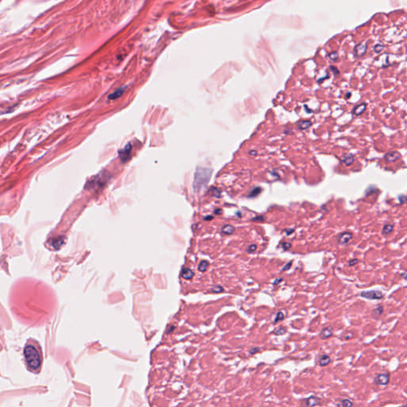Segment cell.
<instances>
[{
	"instance_id": "8992f818",
	"label": "cell",
	"mask_w": 407,
	"mask_h": 407,
	"mask_svg": "<svg viewBox=\"0 0 407 407\" xmlns=\"http://www.w3.org/2000/svg\"><path fill=\"white\" fill-rule=\"evenodd\" d=\"M131 145H127L119 152V156L123 162H126V161L129 160V158L131 157Z\"/></svg>"
},
{
	"instance_id": "277c9868",
	"label": "cell",
	"mask_w": 407,
	"mask_h": 407,
	"mask_svg": "<svg viewBox=\"0 0 407 407\" xmlns=\"http://www.w3.org/2000/svg\"><path fill=\"white\" fill-rule=\"evenodd\" d=\"M352 239V234L348 231L342 232L337 236L338 243L340 245H347Z\"/></svg>"
},
{
	"instance_id": "f35d334b",
	"label": "cell",
	"mask_w": 407,
	"mask_h": 407,
	"mask_svg": "<svg viewBox=\"0 0 407 407\" xmlns=\"http://www.w3.org/2000/svg\"><path fill=\"white\" fill-rule=\"evenodd\" d=\"M250 154H256V151H255V152H254V151H251Z\"/></svg>"
},
{
	"instance_id": "3957f363",
	"label": "cell",
	"mask_w": 407,
	"mask_h": 407,
	"mask_svg": "<svg viewBox=\"0 0 407 407\" xmlns=\"http://www.w3.org/2000/svg\"><path fill=\"white\" fill-rule=\"evenodd\" d=\"M361 297L364 298L370 299V300H380L383 298V294L379 290H370V291H364L360 294Z\"/></svg>"
},
{
	"instance_id": "1f68e13d",
	"label": "cell",
	"mask_w": 407,
	"mask_h": 407,
	"mask_svg": "<svg viewBox=\"0 0 407 407\" xmlns=\"http://www.w3.org/2000/svg\"><path fill=\"white\" fill-rule=\"evenodd\" d=\"M259 351H260V348H251L249 351L250 355H254V354L259 352Z\"/></svg>"
},
{
	"instance_id": "603a6c76",
	"label": "cell",
	"mask_w": 407,
	"mask_h": 407,
	"mask_svg": "<svg viewBox=\"0 0 407 407\" xmlns=\"http://www.w3.org/2000/svg\"><path fill=\"white\" fill-rule=\"evenodd\" d=\"M208 266V262L207 261H205V260H204V261L200 262V265H199L198 266V269L199 270L204 272V271H205V270H207Z\"/></svg>"
},
{
	"instance_id": "52a82bcc",
	"label": "cell",
	"mask_w": 407,
	"mask_h": 407,
	"mask_svg": "<svg viewBox=\"0 0 407 407\" xmlns=\"http://www.w3.org/2000/svg\"><path fill=\"white\" fill-rule=\"evenodd\" d=\"M305 404L306 407H314L320 404V399H318L317 397L311 396L308 398L305 401Z\"/></svg>"
},
{
	"instance_id": "8fae6325",
	"label": "cell",
	"mask_w": 407,
	"mask_h": 407,
	"mask_svg": "<svg viewBox=\"0 0 407 407\" xmlns=\"http://www.w3.org/2000/svg\"><path fill=\"white\" fill-rule=\"evenodd\" d=\"M318 363H319V365H320V367H324V366L329 365V364L331 363V359H330V357H329V355H320V358H319Z\"/></svg>"
},
{
	"instance_id": "d590c367",
	"label": "cell",
	"mask_w": 407,
	"mask_h": 407,
	"mask_svg": "<svg viewBox=\"0 0 407 407\" xmlns=\"http://www.w3.org/2000/svg\"><path fill=\"white\" fill-rule=\"evenodd\" d=\"M212 291L216 292V293H219V292H222V291H223V288H222V287H220V286H218V287H216V288H214V289H212Z\"/></svg>"
},
{
	"instance_id": "74e56055",
	"label": "cell",
	"mask_w": 407,
	"mask_h": 407,
	"mask_svg": "<svg viewBox=\"0 0 407 407\" xmlns=\"http://www.w3.org/2000/svg\"><path fill=\"white\" fill-rule=\"evenodd\" d=\"M351 92H348V93H347V95H346V99H348L349 97L351 96Z\"/></svg>"
},
{
	"instance_id": "5b68a950",
	"label": "cell",
	"mask_w": 407,
	"mask_h": 407,
	"mask_svg": "<svg viewBox=\"0 0 407 407\" xmlns=\"http://www.w3.org/2000/svg\"><path fill=\"white\" fill-rule=\"evenodd\" d=\"M374 383L380 386H386L390 381L389 374H378L374 377Z\"/></svg>"
},
{
	"instance_id": "ba28073f",
	"label": "cell",
	"mask_w": 407,
	"mask_h": 407,
	"mask_svg": "<svg viewBox=\"0 0 407 407\" xmlns=\"http://www.w3.org/2000/svg\"><path fill=\"white\" fill-rule=\"evenodd\" d=\"M367 46L365 44H359L357 46L355 47V55L357 56V57H362V56H364V54L366 53V51H367Z\"/></svg>"
},
{
	"instance_id": "9c48e42d",
	"label": "cell",
	"mask_w": 407,
	"mask_h": 407,
	"mask_svg": "<svg viewBox=\"0 0 407 407\" xmlns=\"http://www.w3.org/2000/svg\"><path fill=\"white\" fill-rule=\"evenodd\" d=\"M401 154H399V152H397V151H392V152L387 153L385 155V159L386 161H388V162H393V161H396L399 158H400Z\"/></svg>"
},
{
	"instance_id": "7a4b0ae2",
	"label": "cell",
	"mask_w": 407,
	"mask_h": 407,
	"mask_svg": "<svg viewBox=\"0 0 407 407\" xmlns=\"http://www.w3.org/2000/svg\"><path fill=\"white\" fill-rule=\"evenodd\" d=\"M211 170L207 168H198L194 175L193 189L196 192L206 187L210 177H211Z\"/></svg>"
},
{
	"instance_id": "836d02e7",
	"label": "cell",
	"mask_w": 407,
	"mask_h": 407,
	"mask_svg": "<svg viewBox=\"0 0 407 407\" xmlns=\"http://www.w3.org/2000/svg\"><path fill=\"white\" fill-rule=\"evenodd\" d=\"M285 234H286V235H291V234H293V233H294V229H293V228H288V229H285Z\"/></svg>"
},
{
	"instance_id": "8d00e7d4",
	"label": "cell",
	"mask_w": 407,
	"mask_h": 407,
	"mask_svg": "<svg viewBox=\"0 0 407 407\" xmlns=\"http://www.w3.org/2000/svg\"><path fill=\"white\" fill-rule=\"evenodd\" d=\"M281 281H282V278H277L274 280L273 284H274V285H278L279 282H281Z\"/></svg>"
},
{
	"instance_id": "30bf717a",
	"label": "cell",
	"mask_w": 407,
	"mask_h": 407,
	"mask_svg": "<svg viewBox=\"0 0 407 407\" xmlns=\"http://www.w3.org/2000/svg\"><path fill=\"white\" fill-rule=\"evenodd\" d=\"M333 335V329L332 327H326L321 330L320 336L321 339H328Z\"/></svg>"
},
{
	"instance_id": "484cf974",
	"label": "cell",
	"mask_w": 407,
	"mask_h": 407,
	"mask_svg": "<svg viewBox=\"0 0 407 407\" xmlns=\"http://www.w3.org/2000/svg\"><path fill=\"white\" fill-rule=\"evenodd\" d=\"M329 60H330V61H335V60L338 58V53L336 52H331V53L329 55Z\"/></svg>"
},
{
	"instance_id": "44dd1931",
	"label": "cell",
	"mask_w": 407,
	"mask_h": 407,
	"mask_svg": "<svg viewBox=\"0 0 407 407\" xmlns=\"http://www.w3.org/2000/svg\"><path fill=\"white\" fill-rule=\"evenodd\" d=\"M393 229H394V226L392 224H385L383 228V233L384 235H388L390 232H392Z\"/></svg>"
},
{
	"instance_id": "d6a6232c",
	"label": "cell",
	"mask_w": 407,
	"mask_h": 407,
	"mask_svg": "<svg viewBox=\"0 0 407 407\" xmlns=\"http://www.w3.org/2000/svg\"><path fill=\"white\" fill-rule=\"evenodd\" d=\"M358 262H359V260H358V259H351V260H350V261L348 262V266H355V264L357 263Z\"/></svg>"
},
{
	"instance_id": "7402d4cb",
	"label": "cell",
	"mask_w": 407,
	"mask_h": 407,
	"mask_svg": "<svg viewBox=\"0 0 407 407\" xmlns=\"http://www.w3.org/2000/svg\"><path fill=\"white\" fill-rule=\"evenodd\" d=\"M285 332H286V329H285V327L281 326V327H279V328H278L277 329H275L273 333H274V335H284Z\"/></svg>"
},
{
	"instance_id": "5bb4252c",
	"label": "cell",
	"mask_w": 407,
	"mask_h": 407,
	"mask_svg": "<svg viewBox=\"0 0 407 407\" xmlns=\"http://www.w3.org/2000/svg\"><path fill=\"white\" fill-rule=\"evenodd\" d=\"M122 93H123V89L121 88V89H118L116 91H115L113 93H111L109 95L108 99L109 100H116V99L119 98L120 96H122Z\"/></svg>"
},
{
	"instance_id": "f546056e",
	"label": "cell",
	"mask_w": 407,
	"mask_h": 407,
	"mask_svg": "<svg viewBox=\"0 0 407 407\" xmlns=\"http://www.w3.org/2000/svg\"><path fill=\"white\" fill-rule=\"evenodd\" d=\"M265 220H266V217L264 216H258L256 217L251 219L252 221H264Z\"/></svg>"
},
{
	"instance_id": "d4e9b609",
	"label": "cell",
	"mask_w": 407,
	"mask_h": 407,
	"mask_svg": "<svg viewBox=\"0 0 407 407\" xmlns=\"http://www.w3.org/2000/svg\"><path fill=\"white\" fill-rule=\"evenodd\" d=\"M284 318H285V315L281 312H278L277 313L276 316H275V319H274V324H276V323L279 322V321H281L282 320H284Z\"/></svg>"
},
{
	"instance_id": "cb8c5ba5",
	"label": "cell",
	"mask_w": 407,
	"mask_h": 407,
	"mask_svg": "<svg viewBox=\"0 0 407 407\" xmlns=\"http://www.w3.org/2000/svg\"><path fill=\"white\" fill-rule=\"evenodd\" d=\"M383 306H379V307H377L376 309H374V311H373V315L375 317H378V316H381L382 313H383Z\"/></svg>"
},
{
	"instance_id": "f1b7e54d",
	"label": "cell",
	"mask_w": 407,
	"mask_h": 407,
	"mask_svg": "<svg viewBox=\"0 0 407 407\" xmlns=\"http://www.w3.org/2000/svg\"><path fill=\"white\" fill-rule=\"evenodd\" d=\"M257 250V245L256 244H251L248 246L247 248V252L248 253H254L255 250Z\"/></svg>"
},
{
	"instance_id": "e575fe53",
	"label": "cell",
	"mask_w": 407,
	"mask_h": 407,
	"mask_svg": "<svg viewBox=\"0 0 407 407\" xmlns=\"http://www.w3.org/2000/svg\"><path fill=\"white\" fill-rule=\"evenodd\" d=\"M291 266H292V262H289V263H288L287 265H285V266H284V267H283L282 271H285V270H289V269H290V267H291Z\"/></svg>"
},
{
	"instance_id": "4316f807",
	"label": "cell",
	"mask_w": 407,
	"mask_h": 407,
	"mask_svg": "<svg viewBox=\"0 0 407 407\" xmlns=\"http://www.w3.org/2000/svg\"><path fill=\"white\" fill-rule=\"evenodd\" d=\"M383 48H384V46H383V45L378 44V45H376V46L374 47V51L376 52V53H379V52H381L382 50L383 49Z\"/></svg>"
},
{
	"instance_id": "83f0119b",
	"label": "cell",
	"mask_w": 407,
	"mask_h": 407,
	"mask_svg": "<svg viewBox=\"0 0 407 407\" xmlns=\"http://www.w3.org/2000/svg\"><path fill=\"white\" fill-rule=\"evenodd\" d=\"M291 246H292V245H291V243H290L285 242V243H281V247H282L283 250H290V249L291 248Z\"/></svg>"
},
{
	"instance_id": "2e32d148",
	"label": "cell",
	"mask_w": 407,
	"mask_h": 407,
	"mask_svg": "<svg viewBox=\"0 0 407 407\" xmlns=\"http://www.w3.org/2000/svg\"><path fill=\"white\" fill-rule=\"evenodd\" d=\"M235 231V227L231 225H225V226L223 227L222 228V232L224 234H226V235H231L233 232Z\"/></svg>"
},
{
	"instance_id": "e0dca14e",
	"label": "cell",
	"mask_w": 407,
	"mask_h": 407,
	"mask_svg": "<svg viewBox=\"0 0 407 407\" xmlns=\"http://www.w3.org/2000/svg\"><path fill=\"white\" fill-rule=\"evenodd\" d=\"M261 192H262V189L260 187L254 188V189H253L250 191V193H249L248 197H250V198H254V197H256V196H259V194L261 193Z\"/></svg>"
},
{
	"instance_id": "ac0fdd59",
	"label": "cell",
	"mask_w": 407,
	"mask_h": 407,
	"mask_svg": "<svg viewBox=\"0 0 407 407\" xmlns=\"http://www.w3.org/2000/svg\"><path fill=\"white\" fill-rule=\"evenodd\" d=\"M63 239H60V238H55V240H52V246H54L55 249H59L62 246V244H63Z\"/></svg>"
},
{
	"instance_id": "ffe728a7",
	"label": "cell",
	"mask_w": 407,
	"mask_h": 407,
	"mask_svg": "<svg viewBox=\"0 0 407 407\" xmlns=\"http://www.w3.org/2000/svg\"><path fill=\"white\" fill-rule=\"evenodd\" d=\"M342 161L344 162L346 166H351V164L354 162V157L351 155H348V156H345L344 158L342 159Z\"/></svg>"
},
{
	"instance_id": "4dcf8cb0",
	"label": "cell",
	"mask_w": 407,
	"mask_h": 407,
	"mask_svg": "<svg viewBox=\"0 0 407 407\" xmlns=\"http://www.w3.org/2000/svg\"><path fill=\"white\" fill-rule=\"evenodd\" d=\"M330 69H331L332 72L335 75V76H337V75L339 76V75H340V72H339V70H338L337 68L335 67V66H333V65L330 66Z\"/></svg>"
},
{
	"instance_id": "4fadbf2b",
	"label": "cell",
	"mask_w": 407,
	"mask_h": 407,
	"mask_svg": "<svg viewBox=\"0 0 407 407\" xmlns=\"http://www.w3.org/2000/svg\"><path fill=\"white\" fill-rule=\"evenodd\" d=\"M297 127L300 130H306L312 126V122L309 120H301L297 123Z\"/></svg>"
},
{
	"instance_id": "6da1fadb",
	"label": "cell",
	"mask_w": 407,
	"mask_h": 407,
	"mask_svg": "<svg viewBox=\"0 0 407 407\" xmlns=\"http://www.w3.org/2000/svg\"><path fill=\"white\" fill-rule=\"evenodd\" d=\"M24 356L29 370L33 373L39 372L43 361V355L39 344L34 340H29L24 348Z\"/></svg>"
},
{
	"instance_id": "d6986e66",
	"label": "cell",
	"mask_w": 407,
	"mask_h": 407,
	"mask_svg": "<svg viewBox=\"0 0 407 407\" xmlns=\"http://www.w3.org/2000/svg\"><path fill=\"white\" fill-rule=\"evenodd\" d=\"M193 276V272L190 269H184V270L182 271V277L183 278L185 279H190L192 278V277Z\"/></svg>"
},
{
	"instance_id": "9a60e30c",
	"label": "cell",
	"mask_w": 407,
	"mask_h": 407,
	"mask_svg": "<svg viewBox=\"0 0 407 407\" xmlns=\"http://www.w3.org/2000/svg\"><path fill=\"white\" fill-rule=\"evenodd\" d=\"M353 405V402L350 399H343L337 404L338 407H351Z\"/></svg>"
},
{
	"instance_id": "7c38bea8",
	"label": "cell",
	"mask_w": 407,
	"mask_h": 407,
	"mask_svg": "<svg viewBox=\"0 0 407 407\" xmlns=\"http://www.w3.org/2000/svg\"><path fill=\"white\" fill-rule=\"evenodd\" d=\"M366 107H367V105L365 103H361V104L358 105L356 107L354 108L353 110V112H354V115L356 116H360L361 114H363L365 111Z\"/></svg>"
}]
</instances>
